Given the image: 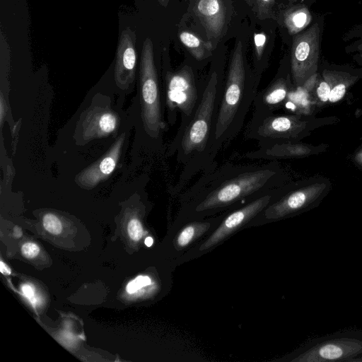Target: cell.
<instances>
[{
    "mask_svg": "<svg viewBox=\"0 0 362 362\" xmlns=\"http://www.w3.org/2000/svg\"><path fill=\"white\" fill-rule=\"evenodd\" d=\"M0 271L4 275H10L11 273V269L2 260L0 262Z\"/></svg>",
    "mask_w": 362,
    "mask_h": 362,
    "instance_id": "30",
    "label": "cell"
},
{
    "mask_svg": "<svg viewBox=\"0 0 362 362\" xmlns=\"http://www.w3.org/2000/svg\"><path fill=\"white\" fill-rule=\"evenodd\" d=\"M40 250L39 246L33 242L25 243L21 247L22 255L28 259L35 257L39 254Z\"/></svg>",
    "mask_w": 362,
    "mask_h": 362,
    "instance_id": "28",
    "label": "cell"
},
{
    "mask_svg": "<svg viewBox=\"0 0 362 362\" xmlns=\"http://www.w3.org/2000/svg\"><path fill=\"white\" fill-rule=\"evenodd\" d=\"M293 88L291 74L277 76L264 89L257 92L252 105V117L274 114L283 107L288 93Z\"/></svg>",
    "mask_w": 362,
    "mask_h": 362,
    "instance_id": "11",
    "label": "cell"
},
{
    "mask_svg": "<svg viewBox=\"0 0 362 362\" xmlns=\"http://www.w3.org/2000/svg\"><path fill=\"white\" fill-rule=\"evenodd\" d=\"M361 309H362V305H361Z\"/></svg>",
    "mask_w": 362,
    "mask_h": 362,
    "instance_id": "38",
    "label": "cell"
},
{
    "mask_svg": "<svg viewBox=\"0 0 362 362\" xmlns=\"http://www.w3.org/2000/svg\"><path fill=\"white\" fill-rule=\"evenodd\" d=\"M194 12L209 39H218L226 23V9L222 0H197Z\"/></svg>",
    "mask_w": 362,
    "mask_h": 362,
    "instance_id": "16",
    "label": "cell"
},
{
    "mask_svg": "<svg viewBox=\"0 0 362 362\" xmlns=\"http://www.w3.org/2000/svg\"><path fill=\"white\" fill-rule=\"evenodd\" d=\"M274 4L275 0H253L257 16L262 20L274 18Z\"/></svg>",
    "mask_w": 362,
    "mask_h": 362,
    "instance_id": "23",
    "label": "cell"
},
{
    "mask_svg": "<svg viewBox=\"0 0 362 362\" xmlns=\"http://www.w3.org/2000/svg\"><path fill=\"white\" fill-rule=\"evenodd\" d=\"M136 34L129 28L122 30L116 54L115 81L117 86L127 89L135 78L136 65V50L135 47Z\"/></svg>",
    "mask_w": 362,
    "mask_h": 362,
    "instance_id": "12",
    "label": "cell"
},
{
    "mask_svg": "<svg viewBox=\"0 0 362 362\" xmlns=\"http://www.w3.org/2000/svg\"><path fill=\"white\" fill-rule=\"evenodd\" d=\"M266 42V36L264 33H255L254 35V42L257 60L259 62L262 59L264 47Z\"/></svg>",
    "mask_w": 362,
    "mask_h": 362,
    "instance_id": "27",
    "label": "cell"
},
{
    "mask_svg": "<svg viewBox=\"0 0 362 362\" xmlns=\"http://www.w3.org/2000/svg\"><path fill=\"white\" fill-rule=\"evenodd\" d=\"M213 71L204 86L202 96L177 146V161L184 165L175 190L185 187L189 179L205 168V158L222 98L224 83Z\"/></svg>",
    "mask_w": 362,
    "mask_h": 362,
    "instance_id": "3",
    "label": "cell"
},
{
    "mask_svg": "<svg viewBox=\"0 0 362 362\" xmlns=\"http://www.w3.org/2000/svg\"><path fill=\"white\" fill-rule=\"evenodd\" d=\"M22 291L23 293V295L27 298H32L34 296V290L28 284H24L22 286Z\"/></svg>",
    "mask_w": 362,
    "mask_h": 362,
    "instance_id": "29",
    "label": "cell"
},
{
    "mask_svg": "<svg viewBox=\"0 0 362 362\" xmlns=\"http://www.w3.org/2000/svg\"><path fill=\"white\" fill-rule=\"evenodd\" d=\"M281 188L282 187L270 193L262 195L230 214L200 246L199 250L204 251L214 247L238 228L248 223L252 218L272 203V199L275 197L276 193L281 190Z\"/></svg>",
    "mask_w": 362,
    "mask_h": 362,
    "instance_id": "10",
    "label": "cell"
},
{
    "mask_svg": "<svg viewBox=\"0 0 362 362\" xmlns=\"http://www.w3.org/2000/svg\"><path fill=\"white\" fill-rule=\"evenodd\" d=\"M45 229L54 235L59 234L62 230V224L59 218L53 214H46L42 220Z\"/></svg>",
    "mask_w": 362,
    "mask_h": 362,
    "instance_id": "24",
    "label": "cell"
},
{
    "mask_svg": "<svg viewBox=\"0 0 362 362\" xmlns=\"http://www.w3.org/2000/svg\"><path fill=\"white\" fill-rule=\"evenodd\" d=\"M202 171V175L188 190V193L199 197L194 207L197 213L229 206L249 197H260V194H268L284 186V173L275 161L250 165L228 162L218 167L213 163Z\"/></svg>",
    "mask_w": 362,
    "mask_h": 362,
    "instance_id": "1",
    "label": "cell"
},
{
    "mask_svg": "<svg viewBox=\"0 0 362 362\" xmlns=\"http://www.w3.org/2000/svg\"><path fill=\"white\" fill-rule=\"evenodd\" d=\"M259 78L247 71L243 45L238 40L228 65L222 98L205 158V168L214 163L218 151L242 130L246 116L258 92ZM204 168V169H205Z\"/></svg>",
    "mask_w": 362,
    "mask_h": 362,
    "instance_id": "2",
    "label": "cell"
},
{
    "mask_svg": "<svg viewBox=\"0 0 362 362\" xmlns=\"http://www.w3.org/2000/svg\"><path fill=\"white\" fill-rule=\"evenodd\" d=\"M362 354V341L339 337L320 341L291 360L293 362L342 361Z\"/></svg>",
    "mask_w": 362,
    "mask_h": 362,
    "instance_id": "9",
    "label": "cell"
},
{
    "mask_svg": "<svg viewBox=\"0 0 362 362\" xmlns=\"http://www.w3.org/2000/svg\"><path fill=\"white\" fill-rule=\"evenodd\" d=\"M355 160L357 163L362 165V149L356 154Z\"/></svg>",
    "mask_w": 362,
    "mask_h": 362,
    "instance_id": "31",
    "label": "cell"
},
{
    "mask_svg": "<svg viewBox=\"0 0 362 362\" xmlns=\"http://www.w3.org/2000/svg\"><path fill=\"white\" fill-rule=\"evenodd\" d=\"M141 118L146 134L152 139L160 137L165 129L158 77L154 62L153 44L149 38L144 42L139 70Z\"/></svg>",
    "mask_w": 362,
    "mask_h": 362,
    "instance_id": "5",
    "label": "cell"
},
{
    "mask_svg": "<svg viewBox=\"0 0 362 362\" xmlns=\"http://www.w3.org/2000/svg\"><path fill=\"white\" fill-rule=\"evenodd\" d=\"M346 362H362V356L349 358Z\"/></svg>",
    "mask_w": 362,
    "mask_h": 362,
    "instance_id": "34",
    "label": "cell"
},
{
    "mask_svg": "<svg viewBox=\"0 0 362 362\" xmlns=\"http://www.w3.org/2000/svg\"><path fill=\"white\" fill-rule=\"evenodd\" d=\"M180 40L192 55L198 61H202L212 54V45L205 42L194 33L182 31L179 35Z\"/></svg>",
    "mask_w": 362,
    "mask_h": 362,
    "instance_id": "20",
    "label": "cell"
},
{
    "mask_svg": "<svg viewBox=\"0 0 362 362\" xmlns=\"http://www.w3.org/2000/svg\"><path fill=\"white\" fill-rule=\"evenodd\" d=\"M361 76H362V68L356 69L336 65L324 68L321 77L329 83L331 88L328 102L334 103L341 100L347 89Z\"/></svg>",
    "mask_w": 362,
    "mask_h": 362,
    "instance_id": "17",
    "label": "cell"
},
{
    "mask_svg": "<svg viewBox=\"0 0 362 362\" xmlns=\"http://www.w3.org/2000/svg\"><path fill=\"white\" fill-rule=\"evenodd\" d=\"M324 18L319 16L305 30L293 36L290 68L294 86L303 85L317 73Z\"/></svg>",
    "mask_w": 362,
    "mask_h": 362,
    "instance_id": "6",
    "label": "cell"
},
{
    "mask_svg": "<svg viewBox=\"0 0 362 362\" xmlns=\"http://www.w3.org/2000/svg\"><path fill=\"white\" fill-rule=\"evenodd\" d=\"M151 279L147 276H139L128 283L126 291L129 293H133L141 288L151 284Z\"/></svg>",
    "mask_w": 362,
    "mask_h": 362,
    "instance_id": "26",
    "label": "cell"
},
{
    "mask_svg": "<svg viewBox=\"0 0 362 362\" xmlns=\"http://www.w3.org/2000/svg\"><path fill=\"white\" fill-rule=\"evenodd\" d=\"M247 4L250 6H253V0H245Z\"/></svg>",
    "mask_w": 362,
    "mask_h": 362,
    "instance_id": "37",
    "label": "cell"
},
{
    "mask_svg": "<svg viewBox=\"0 0 362 362\" xmlns=\"http://www.w3.org/2000/svg\"><path fill=\"white\" fill-rule=\"evenodd\" d=\"M211 226L209 222H192L184 226L177 234L174 245L181 250L202 235Z\"/></svg>",
    "mask_w": 362,
    "mask_h": 362,
    "instance_id": "21",
    "label": "cell"
},
{
    "mask_svg": "<svg viewBox=\"0 0 362 362\" xmlns=\"http://www.w3.org/2000/svg\"><path fill=\"white\" fill-rule=\"evenodd\" d=\"M118 117L110 109L95 107L88 112L81 125V135L85 141L105 137L115 131Z\"/></svg>",
    "mask_w": 362,
    "mask_h": 362,
    "instance_id": "15",
    "label": "cell"
},
{
    "mask_svg": "<svg viewBox=\"0 0 362 362\" xmlns=\"http://www.w3.org/2000/svg\"><path fill=\"white\" fill-rule=\"evenodd\" d=\"M4 110H5V109H4V103L3 97L1 96V122L3 121Z\"/></svg>",
    "mask_w": 362,
    "mask_h": 362,
    "instance_id": "32",
    "label": "cell"
},
{
    "mask_svg": "<svg viewBox=\"0 0 362 362\" xmlns=\"http://www.w3.org/2000/svg\"><path fill=\"white\" fill-rule=\"evenodd\" d=\"M327 192V185L316 183L290 191L264 209V216L276 220L310 210L318 205Z\"/></svg>",
    "mask_w": 362,
    "mask_h": 362,
    "instance_id": "8",
    "label": "cell"
},
{
    "mask_svg": "<svg viewBox=\"0 0 362 362\" xmlns=\"http://www.w3.org/2000/svg\"><path fill=\"white\" fill-rule=\"evenodd\" d=\"M320 75L318 73L310 77L303 85L294 86L288 93L283 106L296 115H307L314 105L313 90L316 88Z\"/></svg>",
    "mask_w": 362,
    "mask_h": 362,
    "instance_id": "18",
    "label": "cell"
},
{
    "mask_svg": "<svg viewBox=\"0 0 362 362\" xmlns=\"http://www.w3.org/2000/svg\"><path fill=\"white\" fill-rule=\"evenodd\" d=\"M345 42H349L344 47L347 54H351L353 58L362 64V23L354 25L341 37Z\"/></svg>",
    "mask_w": 362,
    "mask_h": 362,
    "instance_id": "22",
    "label": "cell"
},
{
    "mask_svg": "<svg viewBox=\"0 0 362 362\" xmlns=\"http://www.w3.org/2000/svg\"><path fill=\"white\" fill-rule=\"evenodd\" d=\"M287 1H288V5L300 3V0H287Z\"/></svg>",
    "mask_w": 362,
    "mask_h": 362,
    "instance_id": "36",
    "label": "cell"
},
{
    "mask_svg": "<svg viewBox=\"0 0 362 362\" xmlns=\"http://www.w3.org/2000/svg\"><path fill=\"white\" fill-rule=\"evenodd\" d=\"M314 122L300 115L272 114L252 117L244 134L247 139L258 142L271 141H297L306 135Z\"/></svg>",
    "mask_w": 362,
    "mask_h": 362,
    "instance_id": "7",
    "label": "cell"
},
{
    "mask_svg": "<svg viewBox=\"0 0 362 362\" xmlns=\"http://www.w3.org/2000/svg\"><path fill=\"white\" fill-rule=\"evenodd\" d=\"M203 88H201L194 72L188 64L175 71L165 74V106L168 122L174 125L180 116L179 128L170 144V155L175 153L179 141L199 103Z\"/></svg>",
    "mask_w": 362,
    "mask_h": 362,
    "instance_id": "4",
    "label": "cell"
},
{
    "mask_svg": "<svg viewBox=\"0 0 362 362\" xmlns=\"http://www.w3.org/2000/svg\"><path fill=\"white\" fill-rule=\"evenodd\" d=\"M129 238L134 241L139 240L144 235L143 226L140 221L136 218H132L127 226Z\"/></svg>",
    "mask_w": 362,
    "mask_h": 362,
    "instance_id": "25",
    "label": "cell"
},
{
    "mask_svg": "<svg viewBox=\"0 0 362 362\" xmlns=\"http://www.w3.org/2000/svg\"><path fill=\"white\" fill-rule=\"evenodd\" d=\"M162 6L166 7L168 5L170 0H157Z\"/></svg>",
    "mask_w": 362,
    "mask_h": 362,
    "instance_id": "35",
    "label": "cell"
},
{
    "mask_svg": "<svg viewBox=\"0 0 362 362\" xmlns=\"http://www.w3.org/2000/svg\"><path fill=\"white\" fill-rule=\"evenodd\" d=\"M124 139L125 134H121L103 157L81 172L76 178L77 184L82 187L93 188L107 179L117 164Z\"/></svg>",
    "mask_w": 362,
    "mask_h": 362,
    "instance_id": "13",
    "label": "cell"
},
{
    "mask_svg": "<svg viewBox=\"0 0 362 362\" xmlns=\"http://www.w3.org/2000/svg\"><path fill=\"white\" fill-rule=\"evenodd\" d=\"M153 238L151 237H147L145 240H144V243L146 246L148 247H150L153 244Z\"/></svg>",
    "mask_w": 362,
    "mask_h": 362,
    "instance_id": "33",
    "label": "cell"
},
{
    "mask_svg": "<svg viewBox=\"0 0 362 362\" xmlns=\"http://www.w3.org/2000/svg\"><path fill=\"white\" fill-rule=\"evenodd\" d=\"M258 148L246 153L243 157L252 160H275L307 156L316 148L297 141H271L258 142Z\"/></svg>",
    "mask_w": 362,
    "mask_h": 362,
    "instance_id": "14",
    "label": "cell"
},
{
    "mask_svg": "<svg viewBox=\"0 0 362 362\" xmlns=\"http://www.w3.org/2000/svg\"><path fill=\"white\" fill-rule=\"evenodd\" d=\"M281 22L288 34L294 36L313 23V16L308 4L297 3L282 11Z\"/></svg>",
    "mask_w": 362,
    "mask_h": 362,
    "instance_id": "19",
    "label": "cell"
}]
</instances>
